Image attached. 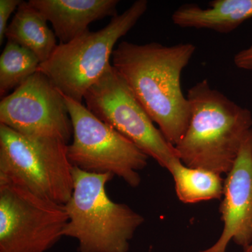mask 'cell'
<instances>
[{"mask_svg": "<svg viewBox=\"0 0 252 252\" xmlns=\"http://www.w3.org/2000/svg\"><path fill=\"white\" fill-rule=\"evenodd\" d=\"M195 51L196 46L192 43L140 45L124 41L112 54V65L175 147L190 122V104L182 92L181 75Z\"/></svg>", "mask_w": 252, "mask_h": 252, "instance_id": "obj_1", "label": "cell"}, {"mask_svg": "<svg viewBox=\"0 0 252 252\" xmlns=\"http://www.w3.org/2000/svg\"><path fill=\"white\" fill-rule=\"evenodd\" d=\"M187 97L190 122L175 146L181 161L187 167L227 175L252 128L251 111L212 89L207 79L192 86Z\"/></svg>", "mask_w": 252, "mask_h": 252, "instance_id": "obj_2", "label": "cell"}, {"mask_svg": "<svg viewBox=\"0 0 252 252\" xmlns=\"http://www.w3.org/2000/svg\"><path fill=\"white\" fill-rule=\"evenodd\" d=\"M74 188L64 205L68 220L64 237L76 239L79 252H127L142 215L107 193L112 174H97L73 167Z\"/></svg>", "mask_w": 252, "mask_h": 252, "instance_id": "obj_3", "label": "cell"}, {"mask_svg": "<svg viewBox=\"0 0 252 252\" xmlns=\"http://www.w3.org/2000/svg\"><path fill=\"white\" fill-rule=\"evenodd\" d=\"M148 1L137 0L106 27L88 29L67 44H59L39 72L46 76L64 96L82 103L91 86L110 64L116 44L135 26L147 11Z\"/></svg>", "mask_w": 252, "mask_h": 252, "instance_id": "obj_4", "label": "cell"}, {"mask_svg": "<svg viewBox=\"0 0 252 252\" xmlns=\"http://www.w3.org/2000/svg\"><path fill=\"white\" fill-rule=\"evenodd\" d=\"M67 146L54 139L23 135L0 124V178L65 205L74 188Z\"/></svg>", "mask_w": 252, "mask_h": 252, "instance_id": "obj_5", "label": "cell"}, {"mask_svg": "<svg viewBox=\"0 0 252 252\" xmlns=\"http://www.w3.org/2000/svg\"><path fill=\"white\" fill-rule=\"evenodd\" d=\"M64 97L72 124L67 157L73 166L92 173L112 174L131 187H138V172L147 166L148 156L84 104Z\"/></svg>", "mask_w": 252, "mask_h": 252, "instance_id": "obj_6", "label": "cell"}, {"mask_svg": "<svg viewBox=\"0 0 252 252\" xmlns=\"http://www.w3.org/2000/svg\"><path fill=\"white\" fill-rule=\"evenodd\" d=\"M65 207L0 178V252H46L64 237Z\"/></svg>", "mask_w": 252, "mask_h": 252, "instance_id": "obj_7", "label": "cell"}, {"mask_svg": "<svg viewBox=\"0 0 252 252\" xmlns=\"http://www.w3.org/2000/svg\"><path fill=\"white\" fill-rule=\"evenodd\" d=\"M86 107L164 168L180 159L175 146L154 125L125 80L109 64L86 93Z\"/></svg>", "mask_w": 252, "mask_h": 252, "instance_id": "obj_8", "label": "cell"}, {"mask_svg": "<svg viewBox=\"0 0 252 252\" xmlns=\"http://www.w3.org/2000/svg\"><path fill=\"white\" fill-rule=\"evenodd\" d=\"M0 124L23 135L67 144L73 135L64 94L39 71L1 99Z\"/></svg>", "mask_w": 252, "mask_h": 252, "instance_id": "obj_9", "label": "cell"}, {"mask_svg": "<svg viewBox=\"0 0 252 252\" xmlns=\"http://www.w3.org/2000/svg\"><path fill=\"white\" fill-rule=\"evenodd\" d=\"M220 212L223 229L212 246L198 252H226L230 242L243 251L252 243V128L223 184Z\"/></svg>", "mask_w": 252, "mask_h": 252, "instance_id": "obj_10", "label": "cell"}, {"mask_svg": "<svg viewBox=\"0 0 252 252\" xmlns=\"http://www.w3.org/2000/svg\"><path fill=\"white\" fill-rule=\"evenodd\" d=\"M118 0H30L51 23L60 44H67L89 29L91 23L117 16Z\"/></svg>", "mask_w": 252, "mask_h": 252, "instance_id": "obj_11", "label": "cell"}, {"mask_svg": "<svg viewBox=\"0 0 252 252\" xmlns=\"http://www.w3.org/2000/svg\"><path fill=\"white\" fill-rule=\"evenodd\" d=\"M209 5L206 9L194 4L182 5L172 14V23L180 28L228 33L252 18V0H215Z\"/></svg>", "mask_w": 252, "mask_h": 252, "instance_id": "obj_12", "label": "cell"}, {"mask_svg": "<svg viewBox=\"0 0 252 252\" xmlns=\"http://www.w3.org/2000/svg\"><path fill=\"white\" fill-rule=\"evenodd\" d=\"M47 22L29 1H22L8 26L5 37L30 50L41 63L45 62L58 46L56 34Z\"/></svg>", "mask_w": 252, "mask_h": 252, "instance_id": "obj_13", "label": "cell"}, {"mask_svg": "<svg viewBox=\"0 0 252 252\" xmlns=\"http://www.w3.org/2000/svg\"><path fill=\"white\" fill-rule=\"evenodd\" d=\"M167 170L175 181L177 198L183 203H198L223 196L224 180L220 174L186 166L180 159L172 162Z\"/></svg>", "mask_w": 252, "mask_h": 252, "instance_id": "obj_14", "label": "cell"}, {"mask_svg": "<svg viewBox=\"0 0 252 252\" xmlns=\"http://www.w3.org/2000/svg\"><path fill=\"white\" fill-rule=\"evenodd\" d=\"M40 61L35 55L16 43L7 41L0 56V95L4 97L34 73Z\"/></svg>", "mask_w": 252, "mask_h": 252, "instance_id": "obj_15", "label": "cell"}, {"mask_svg": "<svg viewBox=\"0 0 252 252\" xmlns=\"http://www.w3.org/2000/svg\"><path fill=\"white\" fill-rule=\"evenodd\" d=\"M21 0H0V44L4 40L8 21L15 10H17Z\"/></svg>", "mask_w": 252, "mask_h": 252, "instance_id": "obj_16", "label": "cell"}, {"mask_svg": "<svg viewBox=\"0 0 252 252\" xmlns=\"http://www.w3.org/2000/svg\"><path fill=\"white\" fill-rule=\"evenodd\" d=\"M233 62L239 69L252 71V46L235 54Z\"/></svg>", "mask_w": 252, "mask_h": 252, "instance_id": "obj_17", "label": "cell"}, {"mask_svg": "<svg viewBox=\"0 0 252 252\" xmlns=\"http://www.w3.org/2000/svg\"><path fill=\"white\" fill-rule=\"evenodd\" d=\"M244 252H252V243L251 244V245H250V247L248 249H247L246 250H245Z\"/></svg>", "mask_w": 252, "mask_h": 252, "instance_id": "obj_18", "label": "cell"}]
</instances>
